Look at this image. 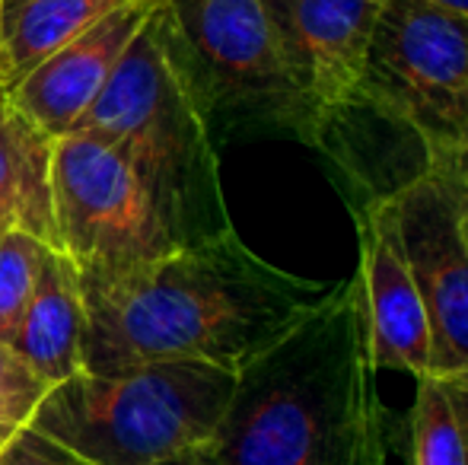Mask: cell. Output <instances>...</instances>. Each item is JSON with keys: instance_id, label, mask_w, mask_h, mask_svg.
Segmentation results:
<instances>
[{"instance_id": "6da1fadb", "label": "cell", "mask_w": 468, "mask_h": 465, "mask_svg": "<svg viewBox=\"0 0 468 465\" xmlns=\"http://www.w3.org/2000/svg\"><path fill=\"white\" fill-rule=\"evenodd\" d=\"M335 284L259 259L236 230L179 246L96 291H83V373L201 360L239 376L309 319Z\"/></svg>"}, {"instance_id": "7a4b0ae2", "label": "cell", "mask_w": 468, "mask_h": 465, "mask_svg": "<svg viewBox=\"0 0 468 465\" xmlns=\"http://www.w3.org/2000/svg\"><path fill=\"white\" fill-rule=\"evenodd\" d=\"M210 447L223 465H386L357 274L236 376Z\"/></svg>"}, {"instance_id": "3957f363", "label": "cell", "mask_w": 468, "mask_h": 465, "mask_svg": "<svg viewBox=\"0 0 468 465\" xmlns=\"http://www.w3.org/2000/svg\"><path fill=\"white\" fill-rule=\"evenodd\" d=\"M70 134H87L131 163L173 246L229 233L214 118L163 0Z\"/></svg>"}, {"instance_id": "277c9868", "label": "cell", "mask_w": 468, "mask_h": 465, "mask_svg": "<svg viewBox=\"0 0 468 465\" xmlns=\"http://www.w3.org/2000/svg\"><path fill=\"white\" fill-rule=\"evenodd\" d=\"M236 389V373L169 360L51 386L29 428L87 465H156L210 443Z\"/></svg>"}, {"instance_id": "5b68a950", "label": "cell", "mask_w": 468, "mask_h": 465, "mask_svg": "<svg viewBox=\"0 0 468 465\" xmlns=\"http://www.w3.org/2000/svg\"><path fill=\"white\" fill-rule=\"evenodd\" d=\"M214 124L319 147V122L290 80L265 0H166Z\"/></svg>"}, {"instance_id": "8992f818", "label": "cell", "mask_w": 468, "mask_h": 465, "mask_svg": "<svg viewBox=\"0 0 468 465\" xmlns=\"http://www.w3.org/2000/svg\"><path fill=\"white\" fill-rule=\"evenodd\" d=\"M360 102L411 128L427 160L450 156L468 134V16L427 0H382Z\"/></svg>"}, {"instance_id": "52a82bcc", "label": "cell", "mask_w": 468, "mask_h": 465, "mask_svg": "<svg viewBox=\"0 0 468 465\" xmlns=\"http://www.w3.org/2000/svg\"><path fill=\"white\" fill-rule=\"evenodd\" d=\"M51 211L58 248L74 261L83 291L176 248L131 163L87 134H64L51 147Z\"/></svg>"}, {"instance_id": "ba28073f", "label": "cell", "mask_w": 468, "mask_h": 465, "mask_svg": "<svg viewBox=\"0 0 468 465\" xmlns=\"http://www.w3.org/2000/svg\"><path fill=\"white\" fill-rule=\"evenodd\" d=\"M386 207L431 332L427 376L468 389V185L452 163L431 156L386 195Z\"/></svg>"}, {"instance_id": "9c48e42d", "label": "cell", "mask_w": 468, "mask_h": 465, "mask_svg": "<svg viewBox=\"0 0 468 465\" xmlns=\"http://www.w3.org/2000/svg\"><path fill=\"white\" fill-rule=\"evenodd\" d=\"M379 6L382 0H265L290 80L319 122V147L335 122L360 109Z\"/></svg>"}, {"instance_id": "30bf717a", "label": "cell", "mask_w": 468, "mask_h": 465, "mask_svg": "<svg viewBox=\"0 0 468 465\" xmlns=\"http://www.w3.org/2000/svg\"><path fill=\"white\" fill-rule=\"evenodd\" d=\"M360 239L357 284L364 297L367 335L376 370H405L414 379L431 366V332L418 287L408 271L399 233L388 217L386 198L367 201L354 214Z\"/></svg>"}, {"instance_id": "8fae6325", "label": "cell", "mask_w": 468, "mask_h": 465, "mask_svg": "<svg viewBox=\"0 0 468 465\" xmlns=\"http://www.w3.org/2000/svg\"><path fill=\"white\" fill-rule=\"evenodd\" d=\"M160 4L163 0H134V4H124L122 10L109 13L93 29H87L80 38H74L61 51H55L48 61L38 64L32 74H26L4 96L51 141L70 134L77 118L93 106L109 77L115 74L128 45L134 42V36Z\"/></svg>"}, {"instance_id": "7c38bea8", "label": "cell", "mask_w": 468, "mask_h": 465, "mask_svg": "<svg viewBox=\"0 0 468 465\" xmlns=\"http://www.w3.org/2000/svg\"><path fill=\"white\" fill-rule=\"evenodd\" d=\"M83 332L87 303L80 274L68 255L48 248L42 278L29 300V310L19 319L10 351L51 389L83 370Z\"/></svg>"}, {"instance_id": "4fadbf2b", "label": "cell", "mask_w": 468, "mask_h": 465, "mask_svg": "<svg viewBox=\"0 0 468 465\" xmlns=\"http://www.w3.org/2000/svg\"><path fill=\"white\" fill-rule=\"evenodd\" d=\"M51 141L0 93V233L23 230L58 248L51 211Z\"/></svg>"}, {"instance_id": "5bb4252c", "label": "cell", "mask_w": 468, "mask_h": 465, "mask_svg": "<svg viewBox=\"0 0 468 465\" xmlns=\"http://www.w3.org/2000/svg\"><path fill=\"white\" fill-rule=\"evenodd\" d=\"M134 0H0V93Z\"/></svg>"}, {"instance_id": "9a60e30c", "label": "cell", "mask_w": 468, "mask_h": 465, "mask_svg": "<svg viewBox=\"0 0 468 465\" xmlns=\"http://www.w3.org/2000/svg\"><path fill=\"white\" fill-rule=\"evenodd\" d=\"M411 465H465V443L456 408L443 383L418 379L411 408Z\"/></svg>"}, {"instance_id": "2e32d148", "label": "cell", "mask_w": 468, "mask_h": 465, "mask_svg": "<svg viewBox=\"0 0 468 465\" xmlns=\"http://www.w3.org/2000/svg\"><path fill=\"white\" fill-rule=\"evenodd\" d=\"M48 246L23 230L0 233V344L10 348L19 319L42 278V261Z\"/></svg>"}, {"instance_id": "e0dca14e", "label": "cell", "mask_w": 468, "mask_h": 465, "mask_svg": "<svg viewBox=\"0 0 468 465\" xmlns=\"http://www.w3.org/2000/svg\"><path fill=\"white\" fill-rule=\"evenodd\" d=\"M48 386L23 364L6 344H0V449L29 428Z\"/></svg>"}, {"instance_id": "ac0fdd59", "label": "cell", "mask_w": 468, "mask_h": 465, "mask_svg": "<svg viewBox=\"0 0 468 465\" xmlns=\"http://www.w3.org/2000/svg\"><path fill=\"white\" fill-rule=\"evenodd\" d=\"M0 465H87L48 437L36 434L32 428L19 430L4 449H0Z\"/></svg>"}, {"instance_id": "d6986e66", "label": "cell", "mask_w": 468, "mask_h": 465, "mask_svg": "<svg viewBox=\"0 0 468 465\" xmlns=\"http://www.w3.org/2000/svg\"><path fill=\"white\" fill-rule=\"evenodd\" d=\"M156 465H223V462L217 460V453H214L210 443H201V447H191V449H186V453H176V456H169V460H163Z\"/></svg>"}, {"instance_id": "ffe728a7", "label": "cell", "mask_w": 468, "mask_h": 465, "mask_svg": "<svg viewBox=\"0 0 468 465\" xmlns=\"http://www.w3.org/2000/svg\"><path fill=\"white\" fill-rule=\"evenodd\" d=\"M446 386V383H443ZM450 392V402L456 408V417H459V428H463V443H465V465H468V389L465 386H446Z\"/></svg>"}, {"instance_id": "44dd1931", "label": "cell", "mask_w": 468, "mask_h": 465, "mask_svg": "<svg viewBox=\"0 0 468 465\" xmlns=\"http://www.w3.org/2000/svg\"><path fill=\"white\" fill-rule=\"evenodd\" d=\"M440 160L452 163V169H456V173L463 175V182H465V185H468V134L463 137V143H459V147L452 150L450 156H440Z\"/></svg>"}, {"instance_id": "7402d4cb", "label": "cell", "mask_w": 468, "mask_h": 465, "mask_svg": "<svg viewBox=\"0 0 468 465\" xmlns=\"http://www.w3.org/2000/svg\"><path fill=\"white\" fill-rule=\"evenodd\" d=\"M427 4L440 6V10L459 13V16H468V0H427Z\"/></svg>"}, {"instance_id": "603a6c76", "label": "cell", "mask_w": 468, "mask_h": 465, "mask_svg": "<svg viewBox=\"0 0 468 465\" xmlns=\"http://www.w3.org/2000/svg\"><path fill=\"white\" fill-rule=\"evenodd\" d=\"M465 236H468V207H465Z\"/></svg>"}]
</instances>
